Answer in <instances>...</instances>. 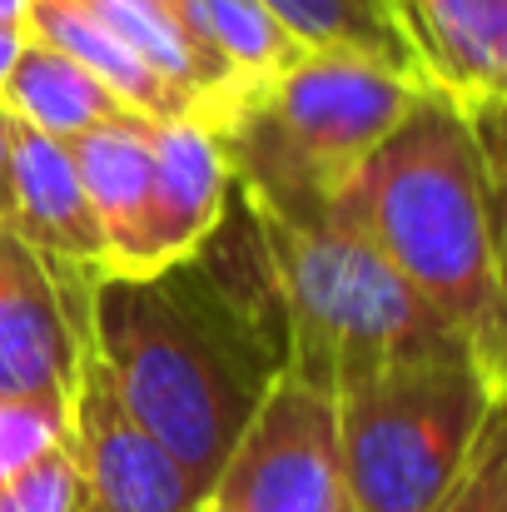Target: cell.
I'll return each mask as SVG.
<instances>
[{
	"label": "cell",
	"instance_id": "6da1fadb",
	"mask_svg": "<svg viewBox=\"0 0 507 512\" xmlns=\"http://www.w3.org/2000/svg\"><path fill=\"white\" fill-rule=\"evenodd\" d=\"M85 324L125 413L209 493L284 373V319L244 304L189 254L160 274L90 279Z\"/></svg>",
	"mask_w": 507,
	"mask_h": 512
},
{
	"label": "cell",
	"instance_id": "7a4b0ae2",
	"mask_svg": "<svg viewBox=\"0 0 507 512\" xmlns=\"http://www.w3.org/2000/svg\"><path fill=\"white\" fill-rule=\"evenodd\" d=\"M498 189L503 160L483 150L473 120L453 100L423 85L408 115L329 204L338 224L358 229L493 373H503L507 343Z\"/></svg>",
	"mask_w": 507,
	"mask_h": 512
},
{
	"label": "cell",
	"instance_id": "3957f363",
	"mask_svg": "<svg viewBox=\"0 0 507 512\" xmlns=\"http://www.w3.org/2000/svg\"><path fill=\"white\" fill-rule=\"evenodd\" d=\"M423 95V80L348 50L309 45L269 85L249 90L214 130L234 184L279 219L329 214L363 160Z\"/></svg>",
	"mask_w": 507,
	"mask_h": 512
},
{
	"label": "cell",
	"instance_id": "277c9868",
	"mask_svg": "<svg viewBox=\"0 0 507 512\" xmlns=\"http://www.w3.org/2000/svg\"><path fill=\"white\" fill-rule=\"evenodd\" d=\"M259 229L284 299V373L304 378L309 388L334 398L338 388L403 358L473 353L468 339L448 319H438V309L358 229L338 224L334 214L279 219L259 209Z\"/></svg>",
	"mask_w": 507,
	"mask_h": 512
},
{
	"label": "cell",
	"instance_id": "5b68a950",
	"mask_svg": "<svg viewBox=\"0 0 507 512\" xmlns=\"http://www.w3.org/2000/svg\"><path fill=\"white\" fill-rule=\"evenodd\" d=\"M507 378L473 353L388 363L334 393L338 458L353 512H433L503 413Z\"/></svg>",
	"mask_w": 507,
	"mask_h": 512
},
{
	"label": "cell",
	"instance_id": "8992f818",
	"mask_svg": "<svg viewBox=\"0 0 507 512\" xmlns=\"http://www.w3.org/2000/svg\"><path fill=\"white\" fill-rule=\"evenodd\" d=\"M209 498L234 512H353L343 488L334 398L294 373H279Z\"/></svg>",
	"mask_w": 507,
	"mask_h": 512
},
{
	"label": "cell",
	"instance_id": "52a82bcc",
	"mask_svg": "<svg viewBox=\"0 0 507 512\" xmlns=\"http://www.w3.org/2000/svg\"><path fill=\"white\" fill-rule=\"evenodd\" d=\"M70 448H75L70 512H199L209 498L125 413L90 339L70 388Z\"/></svg>",
	"mask_w": 507,
	"mask_h": 512
},
{
	"label": "cell",
	"instance_id": "ba28073f",
	"mask_svg": "<svg viewBox=\"0 0 507 512\" xmlns=\"http://www.w3.org/2000/svg\"><path fill=\"white\" fill-rule=\"evenodd\" d=\"M90 274L50 264L0 224V398H65L90 339Z\"/></svg>",
	"mask_w": 507,
	"mask_h": 512
},
{
	"label": "cell",
	"instance_id": "9c48e42d",
	"mask_svg": "<svg viewBox=\"0 0 507 512\" xmlns=\"http://www.w3.org/2000/svg\"><path fill=\"white\" fill-rule=\"evenodd\" d=\"M150 160V199L125 274H160L189 259L219 224L234 184L219 135L199 120H155Z\"/></svg>",
	"mask_w": 507,
	"mask_h": 512
},
{
	"label": "cell",
	"instance_id": "30bf717a",
	"mask_svg": "<svg viewBox=\"0 0 507 512\" xmlns=\"http://www.w3.org/2000/svg\"><path fill=\"white\" fill-rule=\"evenodd\" d=\"M413 75L463 115L503 105L507 0H383Z\"/></svg>",
	"mask_w": 507,
	"mask_h": 512
},
{
	"label": "cell",
	"instance_id": "8fae6325",
	"mask_svg": "<svg viewBox=\"0 0 507 512\" xmlns=\"http://www.w3.org/2000/svg\"><path fill=\"white\" fill-rule=\"evenodd\" d=\"M10 229L50 264L105 274V234L90 214L70 145L10 120Z\"/></svg>",
	"mask_w": 507,
	"mask_h": 512
},
{
	"label": "cell",
	"instance_id": "7c38bea8",
	"mask_svg": "<svg viewBox=\"0 0 507 512\" xmlns=\"http://www.w3.org/2000/svg\"><path fill=\"white\" fill-rule=\"evenodd\" d=\"M150 125L155 120L125 110V115L65 140L75 174L85 184L90 214L105 234V274H125L135 239H140V219H145V199H150V165H155Z\"/></svg>",
	"mask_w": 507,
	"mask_h": 512
},
{
	"label": "cell",
	"instance_id": "4fadbf2b",
	"mask_svg": "<svg viewBox=\"0 0 507 512\" xmlns=\"http://www.w3.org/2000/svg\"><path fill=\"white\" fill-rule=\"evenodd\" d=\"M30 40L70 55L75 65H85L100 85H110L120 95L125 110L145 115V120H194V110L169 90L155 70H145L80 0H25V25Z\"/></svg>",
	"mask_w": 507,
	"mask_h": 512
},
{
	"label": "cell",
	"instance_id": "5bb4252c",
	"mask_svg": "<svg viewBox=\"0 0 507 512\" xmlns=\"http://www.w3.org/2000/svg\"><path fill=\"white\" fill-rule=\"evenodd\" d=\"M0 105L10 110V120H20L40 135H55V140H75V135L125 115V105L110 85H100L85 65H75L70 55H60L30 35L0 85Z\"/></svg>",
	"mask_w": 507,
	"mask_h": 512
},
{
	"label": "cell",
	"instance_id": "9a60e30c",
	"mask_svg": "<svg viewBox=\"0 0 507 512\" xmlns=\"http://www.w3.org/2000/svg\"><path fill=\"white\" fill-rule=\"evenodd\" d=\"M179 25L234 75V85L249 95L269 85L299 50L289 25L264 0H179Z\"/></svg>",
	"mask_w": 507,
	"mask_h": 512
},
{
	"label": "cell",
	"instance_id": "2e32d148",
	"mask_svg": "<svg viewBox=\"0 0 507 512\" xmlns=\"http://www.w3.org/2000/svg\"><path fill=\"white\" fill-rule=\"evenodd\" d=\"M299 45H348V50H363V55H378L398 70L413 75L388 15L373 5V0H264Z\"/></svg>",
	"mask_w": 507,
	"mask_h": 512
},
{
	"label": "cell",
	"instance_id": "e0dca14e",
	"mask_svg": "<svg viewBox=\"0 0 507 512\" xmlns=\"http://www.w3.org/2000/svg\"><path fill=\"white\" fill-rule=\"evenodd\" d=\"M70 433V393L65 398H0V483L35 463Z\"/></svg>",
	"mask_w": 507,
	"mask_h": 512
},
{
	"label": "cell",
	"instance_id": "ac0fdd59",
	"mask_svg": "<svg viewBox=\"0 0 507 512\" xmlns=\"http://www.w3.org/2000/svg\"><path fill=\"white\" fill-rule=\"evenodd\" d=\"M75 503V448L70 433L45 448L35 463L0 483V512H70Z\"/></svg>",
	"mask_w": 507,
	"mask_h": 512
},
{
	"label": "cell",
	"instance_id": "d6986e66",
	"mask_svg": "<svg viewBox=\"0 0 507 512\" xmlns=\"http://www.w3.org/2000/svg\"><path fill=\"white\" fill-rule=\"evenodd\" d=\"M433 512H507V433L503 413L483 428L468 468L458 473V483L438 498Z\"/></svg>",
	"mask_w": 507,
	"mask_h": 512
},
{
	"label": "cell",
	"instance_id": "ffe728a7",
	"mask_svg": "<svg viewBox=\"0 0 507 512\" xmlns=\"http://www.w3.org/2000/svg\"><path fill=\"white\" fill-rule=\"evenodd\" d=\"M0 224H10V110L0 105Z\"/></svg>",
	"mask_w": 507,
	"mask_h": 512
},
{
	"label": "cell",
	"instance_id": "44dd1931",
	"mask_svg": "<svg viewBox=\"0 0 507 512\" xmlns=\"http://www.w3.org/2000/svg\"><path fill=\"white\" fill-rule=\"evenodd\" d=\"M20 45H25V30H20V25H0V85H5V75H10V65H15V55H20Z\"/></svg>",
	"mask_w": 507,
	"mask_h": 512
},
{
	"label": "cell",
	"instance_id": "7402d4cb",
	"mask_svg": "<svg viewBox=\"0 0 507 512\" xmlns=\"http://www.w3.org/2000/svg\"><path fill=\"white\" fill-rule=\"evenodd\" d=\"M0 25H25V0H0Z\"/></svg>",
	"mask_w": 507,
	"mask_h": 512
},
{
	"label": "cell",
	"instance_id": "603a6c76",
	"mask_svg": "<svg viewBox=\"0 0 507 512\" xmlns=\"http://www.w3.org/2000/svg\"><path fill=\"white\" fill-rule=\"evenodd\" d=\"M140 5H155V10H165V15H174V10H179V0H140ZM174 20H179V15H174Z\"/></svg>",
	"mask_w": 507,
	"mask_h": 512
},
{
	"label": "cell",
	"instance_id": "cb8c5ba5",
	"mask_svg": "<svg viewBox=\"0 0 507 512\" xmlns=\"http://www.w3.org/2000/svg\"><path fill=\"white\" fill-rule=\"evenodd\" d=\"M199 512H234V508H224L219 498H204V508H199Z\"/></svg>",
	"mask_w": 507,
	"mask_h": 512
},
{
	"label": "cell",
	"instance_id": "d4e9b609",
	"mask_svg": "<svg viewBox=\"0 0 507 512\" xmlns=\"http://www.w3.org/2000/svg\"><path fill=\"white\" fill-rule=\"evenodd\" d=\"M373 5H378V10H383V0H373ZM383 15H388V10H383Z\"/></svg>",
	"mask_w": 507,
	"mask_h": 512
}]
</instances>
